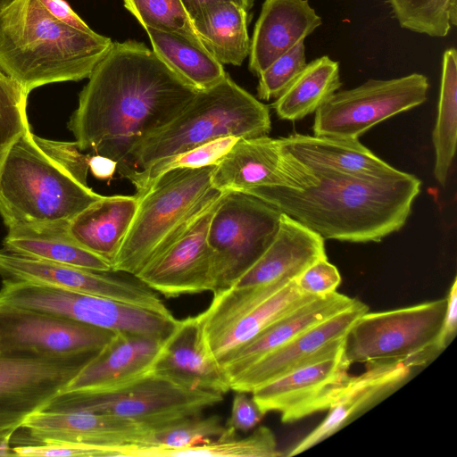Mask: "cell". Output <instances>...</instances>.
Instances as JSON below:
<instances>
[{
  "label": "cell",
  "instance_id": "10",
  "mask_svg": "<svg viewBox=\"0 0 457 457\" xmlns=\"http://www.w3.org/2000/svg\"><path fill=\"white\" fill-rule=\"evenodd\" d=\"M0 304L37 311L114 332L165 340L179 322L173 317L90 294L29 283L2 281Z\"/></svg>",
  "mask_w": 457,
  "mask_h": 457
},
{
  "label": "cell",
  "instance_id": "11",
  "mask_svg": "<svg viewBox=\"0 0 457 457\" xmlns=\"http://www.w3.org/2000/svg\"><path fill=\"white\" fill-rule=\"evenodd\" d=\"M281 212L247 194L225 192L212 216L207 240L217 292L228 288L273 241Z\"/></svg>",
  "mask_w": 457,
  "mask_h": 457
},
{
  "label": "cell",
  "instance_id": "4",
  "mask_svg": "<svg viewBox=\"0 0 457 457\" xmlns=\"http://www.w3.org/2000/svg\"><path fill=\"white\" fill-rule=\"evenodd\" d=\"M112 43L59 21L40 0H16L0 13V70L28 95L44 85L87 79Z\"/></svg>",
  "mask_w": 457,
  "mask_h": 457
},
{
  "label": "cell",
  "instance_id": "17",
  "mask_svg": "<svg viewBox=\"0 0 457 457\" xmlns=\"http://www.w3.org/2000/svg\"><path fill=\"white\" fill-rule=\"evenodd\" d=\"M116 332L48 313L0 304V347L46 356L101 350Z\"/></svg>",
  "mask_w": 457,
  "mask_h": 457
},
{
  "label": "cell",
  "instance_id": "27",
  "mask_svg": "<svg viewBox=\"0 0 457 457\" xmlns=\"http://www.w3.org/2000/svg\"><path fill=\"white\" fill-rule=\"evenodd\" d=\"M279 139L287 151L309 166L363 178L389 177L401 172L358 139L302 134Z\"/></svg>",
  "mask_w": 457,
  "mask_h": 457
},
{
  "label": "cell",
  "instance_id": "3",
  "mask_svg": "<svg viewBox=\"0 0 457 457\" xmlns=\"http://www.w3.org/2000/svg\"><path fill=\"white\" fill-rule=\"evenodd\" d=\"M88 154L76 142L34 135L30 127L8 151L0 170V215L4 225L71 221L103 195L87 186Z\"/></svg>",
  "mask_w": 457,
  "mask_h": 457
},
{
  "label": "cell",
  "instance_id": "2",
  "mask_svg": "<svg viewBox=\"0 0 457 457\" xmlns=\"http://www.w3.org/2000/svg\"><path fill=\"white\" fill-rule=\"evenodd\" d=\"M309 167L318 179L314 185L303 189L263 188L251 195L324 239L378 242L403 227L420 191L421 181L403 171L363 178Z\"/></svg>",
  "mask_w": 457,
  "mask_h": 457
},
{
  "label": "cell",
  "instance_id": "7",
  "mask_svg": "<svg viewBox=\"0 0 457 457\" xmlns=\"http://www.w3.org/2000/svg\"><path fill=\"white\" fill-rule=\"evenodd\" d=\"M222 394L194 390L154 372L104 390H76L56 395L42 411H84L126 418L155 429L202 414Z\"/></svg>",
  "mask_w": 457,
  "mask_h": 457
},
{
  "label": "cell",
  "instance_id": "24",
  "mask_svg": "<svg viewBox=\"0 0 457 457\" xmlns=\"http://www.w3.org/2000/svg\"><path fill=\"white\" fill-rule=\"evenodd\" d=\"M323 258H327L324 238L281 213L279 227L271 244L232 287H251L290 281Z\"/></svg>",
  "mask_w": 457,
  "mask_h": 457
},
{
  "label": "cell",
  "instance_id": "30",
  "mask_svg": "<svg viewBox=\"0 0 457 457\" xmlns=\"http://www.w3.org/2000/svg\"><path fill=\"white\" fill-rule=\"evenodd\" d=\"M249 12L231 2L213 4L192 19L199 40L221 64L242 65L249 55Z\"/></svg>",
  "mask_w": 457,
  "mask_h": 457
},
{
  "label": "cell",
  "instance_id": "26",
  "mask_svg": "<svg viewBox=\"0 0 457 457\" xmlns=\"http://www.w3.org/2000/svg\"><path fill=\"white\" fill-rule=\"evenodd\" d=\"M355 300L337 291L314 297L269 325L253 339L225 356L220 364L229 379L300 333L350 307Z\"/></svg>",
  "mask_w": 457,
  "mask_h": 457
},
{
  "label": "cell",
  "instance_id": "31",
  "mask_svg": "<svg viewBox=\"0 0 457 457\" xmlns=\"http://www.w3.org/2000/svg\"><path fill=\"white\" fill-rule=\"evenodd\" d=\"M145 30L156 55L197 91L212 87L226 76L223 64L202 43L175 32Z\"/></svg>",
  "mask_w": 457,
  "mask_h": 457
},
{
  "label": "cell",
  "instance_id": "14",
  "mask_svg": "<svg viewBox=\"0 0 457 457\" xmlns=\"http://www.w3.org/2000/svg\"><path fill=\"white\" fill-rule=\"evenodd\" d=\"M2 281L29 282L90 294L173 317L161 300L137 277L121 271H99L41 260L0 249Z\"/></svg>",
  "mask_w": 457,
  "mask_h": 457
},
{
  "label": "cell",
  "instance_id": "48",
  "mask_svg": "<svg viewBox=\"0 0 457 457\" xmlns=\"http://www.w3.org/2000/svg\"><path fill=\"white\" fill-rule=\"evenodd\" d=\"M16 0H0V13Z\"/></svg>",
  "mask_w": 457,
  "mask_h": 457
},
{
  "label": "cell",
  "instance_id": "40",
  "mask_svg": "<svg viewBox=\"0 0 457 457\" xmlns=\"http://www.w3.org/2000/svg\"><path fill=\"white\" fill-rule=\"evenodd\" d=\"M306 64L303 40L277 58L258 76V98L266 101L278 98L295 79Z\"/></svg>",
  "mask_w": 457,
  "mask_h": 457
},
{
  "label": "cell",
  "instance_id": "43",
  "mask_svg": "<svg viewBox=\"0 0 457 457\" xmlns=\"http://www.w3.org/2000/svg\"><path fill=\"white\" fill-rule=\"evenodd\" d=\"M446 309L434 350L438 356L453 340L457 331V279L454 278L446 295Z\"/></svg>",
  "mask_w": 457,
  "mask_h": 457
},
{
  "label": "cell",
  "instance_id": "33",
  "mask_svg": "<svg viewBox=\"0 0 457 457\" xmlns=\"http://www.w3.org/2000/svg\"><path fill=\"white\" fill-rule=\"evenodd\" d=\"M137 457H278L284 455L278 449L273 432L258 427L249 436L237 438V432L225 428L216 439L205 444L183 448L144 445L137 450Z\"/></svg>",
  "mask_w": 457,
  "mask_h": 457
},
{
  "label": "cell",
  "instance_id": "44",
  "mask_svg": "<svg viewBox=\"0 0 457 457\" xmlns=\"http://www.w3.org/2000/svg\"><path fill=\"white\" fill-rule=\"evenodd\" d=\"M40 2L59 21L82 30L91 29L65 0H40Z\"/></svg>",
  "mask_w": 457,
  "mask_h": 457
},
{
  "label": "cell",
  "instance_id": "45",
  "mask_svg": "<svg viewBox=\"0 0 457 457\" xmlns=\"http://www.w3.org/2000/svg\"><path fill=\"white\" fill-rule=\"evenodd\" d=\"M254 1L255 0H181L191 20L202 10L216 3L231 2L249 12L253 6Z\"/></svg>",
  "mask_w": 457,
  "mask_h": 457
},
{
  "label": "cell",
  "instance_id": "34",
  "mask_svg": "<svg viewBox=\"0 0 457 457\" xmlns=\"http://www.w3.org/2000/svg\"><path fill=\"white\" fill-rule=\"evenodd\" d=\"M457 140V52L448 48L443 54L436 121L432 132L435 148L434 175L446 183L455 154Z\"/></svg>",
  "mask_w": 457,
  "mask_h": 457
},
{
  "label": "cell",
  "instance_id": "15",
  "mask_svg": "<svg viewBox=\"0 0 457 457\" xmlns=\"http://www.w3.org/2000/svg\"><path fill=\"white\" fill-rule=\"evenodd\" d=\"M317 181L312 169L287 151L279 138L268 136L239 138L211 177L218 190L250 195L269 187L303 189Z\"/></svg>",
  "mask_w": 457,
  "mask_h": 457
},
{
  "label": "cell",
  "instance_id": "39",
  "mask_svg": "<svg viewBox=\"0 0 457 457\" xmlns=\"http://www.w3.org/2000/svg\"><path fill=\"white\" fill-rule=\"evenodd\" d=\"M225 428L220 416L202 413L153 429L151 445L183 448L202 445L218 438Z\"/></svg>",
  "mask_w": 457,
  "mask_h": 457
},
{
  "label": "cell",
  "instance_id": "47",
  "mask_svg": "<svg viewBox=\"0 0 457 457\" xmlns=\"http://www.w3.org/2000/svg\"><path fill=\"white\" fill-rule=\"evenodd\" d=\"M0 456H13L11 441L0 439Z\"/></svg>",
  "mask_w": 457,
  "mask_h": 457
},
{
  "label": "cell",
  "instance_id": "29",
  "mask_svg": "<svg viewBox=\"0 0 457 457\" xmlns=\"http://www.w3.org/2000/svg\"><path fill=\"white\" fill-rule=\"evenodd\" d=\"M70 221L29 222L7 228L3 248L22 255L79 268L110 271L112 265L79 245L69 234Z\"/></svg>",
  "mask_w": 457,
  "mask_h": 457
},
{
  "label": "cell",
  "instance_id": "8",
  "mask_svg": "<svg viewBox=\"0 0 457 457\" xmlns=\"http://www.w3.org/2000/svg\"><path fill=\"white\" fill-rule=\"evenodd\" d=\"M446 298L361 315L348 331L345 356L354 362L402 361L416 369L437 355L434 345L442 326Z\"/></svg>",
  "mask_w": 457,
  "mask_h": 457
},
{
  "label": "cell",
  "instance_id": "25",
  "mask_svg": "<svg viewBox=\"0 0 457 457\" xmlns=\"http://www.w3.org/2000/svg\"><path fill=\"white\" fill-rule=\"evenodd\" d=\"M321 24L308 0H264L251 39L249 71L259 76Z\"/></svg>",
  "mask_w": 457,
  "mask_h": 457
},
{
  "label": "cell",
  "instance_id": "6",
  "mask_svg": "<svg viewBox=\"0 0 457 457\" xmlns=\"http://www.w3.org/2000/svg\"><path fill=\"white\" fill-rule=\"evenodd\" d=\"M214 168L170 170L137 196L136 215L112 270L136 276L221 198L225 192L211 184Z\"/></svg>",
  "mask_w": 457,
  "mask_h": 457
},
{
  "label": "cell",
  "instance_id": "9",
  "mask_svg": "<svg viewBox=\"0 0 457 457\" xmlns=\"http://www.w3.org/2000/svg\"><path fill=\"white\" fill-rule=\"evenodd\" d=\"M314 297L303 294L295 279L214 292L210 305L196 316L207 354L220 363L278 319Z\"/></svg>",
  "mask_w": 457,
  "mask_h": 457
},
{
  "label": "cell",
  "instance_id": "28",
  "mask_svg": "<svg viewBox=\"0 0 457 457\" xmlns=\"http://www.w3.org/2000/svg\"><path fill=\"white\" fill-rule=\"evenodd\" d=\"M138 203L136 195H103L69 222V234L82 247L107 261L112 269Z\"/></svg>",
  "mask_w": 457,
  "mask_h": 457
},
{
  "label": "cell",
  "instance_id": "1",
  "mask_svg": "<svg viewBox=\"0 0 457 457\" xmlns=\"http://www.w3.org/2000/svg\"><path fill=\"white\" fill-rule=\"evenodd\" d=\"M68 122L81 152L106 156L126 178L135 147L174 119L197 90L143 42H113Z\"/></svg>",
  "mask_w": 457,
  "mask_h": 457
},
{
  "label": "cell",
  "instance_id": "35",
  "mask_svg": "<svg viewBox=\"0 0 457 457\" xmlns=\"http://www.w3.org/2000/svg\"><path fill=\"white\" fill-rule=\"evenodd\" d=\"M399 25L412 32L445 37L457 24V0H386Z\"/></svg>",
  "mask_w": 457,
  "mask_h": 457
},
{
  "label": "cell",
  "instance_id": "16",
  "mask_svg": "<svg viewBox=\"0 0 457 457\" xmlns=\"http://www.w3.org/2000/svg\"><path fill=\"white\" fill-rule=\"evenodd\" d=\"M350 366L343 347L255 388L252 397L264 415L278 412L283 423H293L328 411L352 377Z\"/></svg>",
  "mask_w": 457,
  "mask_h": 457
},
{
  "label": "cell",
  "instance_id": "19",
  "mask_svg": "<svg viewBox=\"0 0 457 457\" xmlns=\"http://www.w3.org/2000/svg\"><path fill=\"white\" fill-rule=\"evenodd\" d=\"M220 200L152 259L136 277L165 297L213 292L212 255L207 236L212 216Z\"/></svg>",
  "mask_w": 457,
  "mask_h": 457
},
{
  "label": "cell",
  "instance_id": "21",
  "mask_svg": "<svg viewBox=\"0 0 457 457\" xmlns=\"http://www.w3.org/2000/svg\"><path fill=\"white\" fill-rule=\"evenodd\" d=\"M365 367L364 372L351 377L323 421L292 447L287 456L305 452L346 427L406 384L414 370L402 361L368 362Z\"/></svg>",
  "mask_w": 457,
  "mask_h": 457
},
{
  "label": "cell",
  "instance_id": "32",
  "mask_svg": "<svg viewBox=\"0 0 457 457\" xmlns=\"http://www.w3.org/2000/svg\"><path fill=\"white\" fill-rule=\"evenodd\" d=\"M341 86L338 62L324 55L305 65L273 108L281 120H301L316 112Z\"/></svg>",
  "mask_w": 457,
  "mask_h": 457
},
{
  "label": "cell",
  "instance_id": "46",
  "mask_svg": "<svg viewBox=\"0 0 457 457\" xmlns=\"http://www.w3.org/2000/svg\"><path fill=\"white\" fill-rule=\"evenodd\" d=\"M89 170L96 178L107 179L117 170V162L106 156L94 154L89 158Z\"/></svg>",
  "mask_w": 457,
  "mask_h": 457
},
{
  "label": "cell",
  "instance_id": "18",
  "mask_svg": "<svg viewBox=\"0 0 457 457\" xmlns=\"http://www.w3.org/2000/svg\"><path fill=\"white\" fill-rule=\"evenodd\" d=\"M368 311V305L356 299L350 307L313 325L231 377L230 389L252 393L288 372L337 353L344 347L351 327Z\"/></svg>",
  "mask_w": 457,
  "mask_h": 457
},
{
  "label": "cell",
  "instance_id": "38",
  "mask_svg": "<svg viewBox=\"0 0 457 457\" xmlns=\"http://www.w3.org/2000/svg\"><path fill=\"white\" fill-rule=\"evenodd\" d=\"M28 96L15 80L0 70V170L12 145L29 127Z\"/></svg>",
  "mask_w": 457,
  "mask_h": 457
},
{
  "label": "cell",
  "instance_id": "20",
  "mask_svg": "<svg viewBox=\"0 0 457 457\" xmlns=\"http://www.w3.org/2000/svg\"><path fill=\"white\" fill-rule=\"evenodd\" d=\"M20 429L29 436L21 445L59 441L106 447L151 445L153 433L135 420L84 411H39L29 416Z\"/></svg>",
  "mask_w": 457,
  "mask_h": 457
},
{
  "label": "cell",
  "instance_id": "36",
  "mask_svg": "<svg viewBox=\"0 0 457 457\" xmlns=\"http://www.w3.org/2000/svg\"><path fill=\"white\" fill-rule=\"evenodd\" d=\"M238 139L239 137L231 136L220 137L160 160L145 170L133 171L127 179L134 185L135 195L140 196L155 179L170 170L217 165Z\"/></svg>",
  "mask_w": 457,
  "mask_h": 457
},
{
  "label": "cell",
  "instance_id": "5",
  "mask_svg": "<svg viewBox=\"0 0 457 457\" xmlns=\"http://www.w3.org/2000/svg\"><path fill=\"white\" fill-rule=\"evenodd\" d=\"M270 127L268 106L227 73L212 87L198 90L174 119L135 147L126 179L133 171L220 137L268 136Z\"/></svg>",
  "mask_w": 457,
  "mask_h": 457
},
{
  "label": "cell",
  "instance_id": "13",
  "mask_svg": "<svg viewBox=\"0 0 457 457\" xmlns=\"http://www.w3.org/2000/svg\"><path fill=\"white\" fill-rule=\"evenodd\" d=\"M428 88L425 75L411 73L370 79L354 88L335 92L315 112L314 136L358 139L380 121L423 104Z\"/></svg>",
  "mask_w": 457,
  "mask_h": 457
},
{
  "label": "cell",
  "instance_id": "22",
  "mask_svg": "<svg viewBox=\"0 0 457 457\" xmlns=\"http://www.w3.org/2000/svg\"><path fill=\"white\" fill-rule=\"evenodd\" d=\"M163 343L151 336L116 332L62 392L111 389L137 380L153 372Z\"/></svg>",
  "mask_w": 457,
  "mask_h": 457
},
{
  "label": "cell",
  "instance_id": "42",
  "mask_svg": "<svg viewBox=\"0 0 457 457\" xmlns=\"http://www.w3.org/2000/svg\"><path fill=\"white\" fill-rule=\"evenodd\" d=\"M264 414L248 393L236 391L230 416L225 427L236 432H248L255 428Z\"/></svg>",
  "mask_w": 457,
  "mask_h": 457
},
{
  "label": "cell",
  "instance_id": "41",
  "mask_svg": "<svg viewBox=\"0 0 457 457\" xmlns=\"http://www.w3.org/2000/svg\"><path fill=\"white\" fill-rule=\"evenodd\" d=\"M295 282L303 294L323 296L337 291L341 276L337 268L323 258L307 267Z\"/></svg>",
  "mask_w": 457,
  "mask_h": 457
},
{
  "label": "cell",
  "instance_id": "12",
  "mask_svg": "<svg viewBox=\"0 0 457 457\" xmlns=\"http://www.w3.org/2000/svg\"><path fill=\"white\" fill-rule=\"evenodd\" d=\"M96 353L46 356L0 347V439L12 441L24 420L44 410Z\"/></svg>",
  "mask_w": 457,
  "mask_h": 457
},
{
  "label": "cell",
  "instance_id": "37",
  "mask_svg": "<svg viewBox=\"0 0 457 457\" xmlns=\"http://www.w3.org/2000/svg\"><path fill=\"white\" fill-rule=\"evenodd\" d=\"M124 7L144 29L181 34L200 42L181 0H122Z\"/></svg>",
  "mask_w": 457,
  "mask_h": 457
},
{
  "label": "cell",
  "instance_id": "23",
  "mask_svg": "<svg viewBox=\"0 0 457 457\" xmlns=\"http://www.w3.org/2000/svg\"><path fill=\"white\" fill-rule=\"evenodd\" d=\"M153 372L194 390L226 394L229 379L204 348L196 316L179 320L164 340Z\"/></svg>",
  "mask_w": 457,
  "mask_h": 457
}]
</instances>
